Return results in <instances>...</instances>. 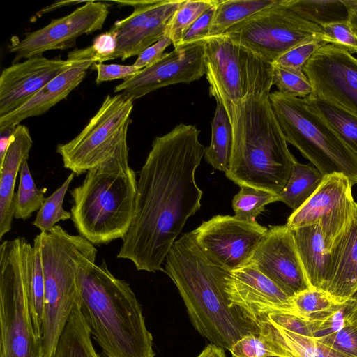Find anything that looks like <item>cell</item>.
I'll return each mask as SVG.
<instances>
[{"label": "cell", "mask_w": 357, "mask_h": 357, "mask_svg": "<svg viewBox=\"0 0 357 357\" xmlns=\"http://www.w3.org/2000/svg\"><path fill=\"white\" fill-rule=\"evenodd\" d=\"M33 248L25 238L0 245V357H44L31 314L28 282Z\"/></svg>", "instance_id": "obj_7"}, {"label": "cell", "mask_w": 357, "mask_h": 357, "mask_svg": "<svg viewBox=\"0 0 357 357\" xmlns=\"http://www.w3.org/2000/svg\"><path fill=\"white\" fill-rule=\"evenodd\" d=\"M315 339L345 355L357 357V324L347 322L340 331Z\"/></svg>", "instance_id": "obj_43"}, {"label": "cell", "mask_w": 357, "mask_h": 357, "mask_svg": "<svg viewBox=\"0 0 357 357\" xmlns=\"http://www.w3.org/2000/svg\"><path fill=\"white\" fill-rule=\"evenodd\" d=\"M268 229L257 221L218 215L194 230L195 238L212 260L230 271L248 265Z\"/></svg>", "instance_id": "obj_12"}, {"label": "cell", "mask_w": 357, "mask_h": 357, "mask_svg": "<svg viewBox=\"0 0 357 357\" xmlns=\"http://www.w3.org/2000/svg\"><path fill=\"white\" fill-rule=\"evenodd\" d=\"M265 316L270 322L292 333L312 338L318 335L321 319H310L288 313H271Z\"/></svg>", "instance_id": "obj_42"}, {"label": "cell", "mask_w": 357, "mask_h": 357, "mask_svg": "<svg viewBox=\"0 0 357 357\" xmlns=\"http://www.w3.org/2000/svg\"><path fill=\"white\" fill-rule=\"evenodd\" d=\"M304 99L308 107L357 155V116L323 99L310 96Z\"/></svg>", "instance_id": "obj_28"}, {"label": "cell", "mask_w": 357, "mask_h": 357, "mask_svg": "<svg viewBox=\"0 0 357 357\" xmlns=\"http://www.w3.org/2000/svg\"><path fill=\"white\" fill-rule=\"evenodd\" d=\"M232 200L235 217L254 222L268 204L279 201V195L264 190L242 185Z\"/></svg>", "instance_id": "obj_35"}, {"label": "cell", "mask_w": 357, "mask_h": 357, "mask_svg": "<svg viewBox=\"0 0 357 357\" xmlns=\"http://www.w3.org/2000/svg\"><path fill=\"white\" fill-rule=\"evenodd\" d=\"M325 43L341 47L350 54L357 53V31L346 20L321 26Z\"/></svg>", "instance_id": "obj_39"}, {"label": "cell", "mask_w": 357, "mask_h": 357, "mask_svg": "<svg viewBox=\"0 0 357 357\" xmlns=\"http://www.w3.org/2000/svg\"><path fill=\"white\" fill-rule=\"evenodd\" d=\"M225 292L231 305L245 310L257 320L271 313L296 314L292 298L252 263L229 273Z\"/></svg>", "instance_id": "obj_19"}, {"label": "cell", "mask_w": 357, "mask_h": 357, "mask_svg": "<svg viewBox=\"0 0 357 357\" xmlns=\"http://www.w3.org/2000/svg\"><path fill=\"white\" fill-rule=\"evenodd\" d=\"M347 10V20L357 31V0H343Z\"/></svg>", "instance_id": "obj_47"}, {"label": "cell", "mask_w": 357, "mask_h": 357, "mask_svg": "<svg viewBox=\"0 0 357 357\" xmlns=\"http://www.w3.org/2000/svg\"><path fill=\"white\" fill-rule=\"evenodd\" d=\"M352 186L349 178L343 174L324 176L314 193L292 212L286 225L294 230L319 223L328 251L351 218L355 203Z\"/></svg>", "instance_id": "obj_14"}, {"label": "cell", "mask_w": 357, "mask_h": 357, "mask_svg": "<svg viewBox=\"0 0 357 357\" xmlns=\"http://www.w3.org/2000/svg\"><path fill=\"white\" fill-rule=\"evenodd\" d=\"M260 334L275 345L281 357H351L317 339L298 335L270 322L265 315L257 318Z\"/></svg>", "instance_id": "obj_25"}, {"label": "cell", "mask_w": 357, "mask_h": 357, "mask_svg": "<svg viewBox=\"0 0 357 357\" xmlns=\"http://www.w3.org/2000/svg\"><path fill=\"white\" fill-rule=\"evenodd\" d=\"M74 62L38 55L4 68L0 75V117L20 107Z\"/></svg>", "instance_id": "obj_20"}, {"label": "cell", "mask_w": 357, "mask_h": 357, "mask_svg": "<svg viewBox=\"0 0 357 357\" xmlns=\"http://www.w3.org/2000/svg\"><path fill=\"white\" fill-rule=\"evenodd\" d=\"M67 70L50 81L20 107L0 117V132L13 128L23 120L40 116L65 99L85 78L94 63L74 61Z\"/></svg>", "instance_id": "obj_22"}, {"label": "cell", "mask_w": 357, "mask_h": 357, "mask_svg": "<svg viewBox=\"0 0 357 357\" xmlns=\"http://www.w3.org/2000/svg\"><path fill=\"white\" fill-rule=\"evenodd\" d=\"M70 194L71 220L79 236L98 245L126 235L137 199L136 174L128 163L112 160L89 170Z\"/></svg>", "instance_id": "obj_5"}, {"label": "cell", "mask_w": 357, "mask_h": 357, "mask_svg": "<svg viewBox=\"0 0 357 357\" xmlns=\"http://www.w3.org/2000/svg\"><path fill=\"white\" fill-rule=\"evenodd\" d=\"M211 126V143L205 149L204 158L215 169L225 173L231 158L233 130L225 107L218 102Z\"/></svg>", "instance_id": "obj_27"}, {"label": "cell", "mask_w": 357, "mask_h": 357, "mask_svg": "<svg viewBox=\"0 0 357 357\" xmlns=\"http://www.w3.org/2000/svg\"><path fill=\"white\" fill-rule=\"evenodd\" d=\"M230 352L231 357L280 356L275 345L260 333L243 337L235 343Z\"/></svg>", "instance_id": "obj_40"}, {"label": "cell", "mask_w": 357, "mask_h": 357, "mask_svg": "<svg viewBox=\"0 0 357 357\" xmlns=\"http://www.w3.org/2000/svg\"><path fill=\"white\" fill-rule=\"evenodd\" d=\"M323 177L314 166L296 160L285 188L279 195V201L293 211L297 210L314 193Z\"/></svg>", "instance_id": "obj_30"}, {"label": "cell", "mask_w": 357, "mask_h": 357, "mask_svg": "<svg viewBox=\"0 0 357 357\" xmlns=\"http://www.w3.org/2000/svg\"><path fill=\"white\" fill-rule=\"evenodd\" d=\"M74 176V173L70 174L63 183L50 196L45 198L38 211L33 225L39 229L40 232H49L59 221L71 219V213L63 208V203L65 195Z\"/></svg>", "instance_id": "obj_36"}, {"label": "cell", "mask_w": 357, "mask_h": 357, "mask_svg": "<svg viewBox=\"0 0 357 357\" xmlns=\"http://www.w3.org/2000/svg\"><path fill=\"white\" fill-rule=\"evenodd\" d=\"M184 0L116 1L119 6L134 7L133 12L117 20L109 29L116 40L112 60L138 56L166 34Z\"/></svg>", "instance_id": "obj_15"}, {"label": "cell", "mask_w": 357, "mask_h": 357, "mask_svg": "<svg viewBox=\"0 0 357 357\" xmlns=\"http://www.w3.org/2000/svg\"><path fill=\"white\" fill-rule=\"evenodd\" d=\"M250 263L291 298L311 289L293 231L286 225L272 226L267 230Z\"/></svg>", "instance_id": "obj_18"}, {"label": "cell", "mask_w": 357, "mask_h": 357, "mask_svg": "<svg viewBox=\"0 0 357 357\" xmlns=\"http://www.w3.org/2000/svg\"><path fill=\"white\" fill-rule=\"evenodd\" d=\"M132 109L133 100L121 93L107 95L83 130L57 145L64 167L80 175L112 160L128 163L127 135Z\"/></svg>", "instance_id": "obj_10"}, {"label": "cell", "mask_w": 357, "mask_h": 357, "mask_svg": "<svg viewBox=\"0 0 357 357\" xmlns=\"http://www.w3.org/2000/svg\"><path fill=\"white\" fill-rule=\"evenodd\" d=\"M273 65L272 84L281 93L305 98L312 93V85L303 70Z\"/></svg>", "instance_id": "obj_38"}, {"label": "cell", "mask_w": 357, "mask_h": 357, "mask_svg": "<svg viewBox=\"0 0 357 357\" xmlns=\"http://www.w3.org/2000/svg\"><path fill=\"white\" fill-rule=\"evenodd\" d=\"M269 100L287 142L308 159L323 176L341 173L357 184L356 155L323 121L304 98L275 91Z\"/></svg>", "instance_id": "obj_8"}, {"label": "cell", "mask_w": 357, "mask_h": 357, "mask_svg": "<svg viewBox=\"0 0 357 357\" xmlns=\"http://www.w3.org/2000/svg\"><path fill=\"white\" fill-rule=\"evenodd\" d=\"M82 313L79 299L75 303L52 357H100Z\"/></svg>", "instance_id": "obj_26"}, {"label": "cell", "mask_w": 357, "mask_h": 357, "mask_svg": "<svg viewBox=\"0 0 357 357\" xmlns=\"http://www.w3.org/2000/svg\"><path fill=\"white\" fill-rule=\"evenodd\" d=\"M194 125L178 124L154 138L139 172L134 218L117 258L138 271H162V264L187 220L201 206L195 172L206 147Z\"/></svg>", "instance_id": "obj_1"}, {"label": "cell", "mask_w": 357, "mask_h": 357, "mask_svg": "<svg viewBox=\"0 0 357 357\" xmlns=\"http://www.w3.org/2000/svg\"><path fill=\"white\" fill-rule=\"evenodd\" d=\"M205 69L210 96L229 118L246 98L271 93L273 65L225 35L206 38Z\"/></svg>", "instance_id": "obj_9"}, {"label": "cell", "mask_w": 357, "mask_h": 357, "mask_svg": "<svg viewBox=\"0 0 357 357\" xmlns=\"http://www.w3.org/2000/svg\"><path fill=\"white\" fill-rule=\"evenodd\" d=\"M292 302L296 314L310 319H324L345 303L337 302L326 293L313 289L294 296Z\"/></svg>", "instance_id": "obj_34"}, {"label": "cell", "mask_w": 357, "mask_h": 357, "mask_svg": "<svg viewBox=\"0 0 357 357\" xmlns=\"http://www.w3.org/2000/svg\"><path fill=\"white\" fill-rule=\"evenodd\" d=\"M321 33V26L303 19L280 0L231 26L223 35L273 64L296 45Z\"/></svg>", "instance_id": "obj_11"}, {"label": "cell", "mask_w": 357, "mask_h": 357, "mask_svg": "<svg viewBox=\"0 0 357 357\" xmlns=\"http://www.w3.org/2000/svg\"><path fill=\"white\" fill-rule=\"evenodd\" d=\"M197 357H226L224 349L214 344H208Z\"/></svg>", "instance_id": "obj_48"}, {"label": "cell", "mask_w": 357, "mask_h": 357, "mask_svg": "<svg viewBox=\"0 0 357 357\" xmlns=\"http://www.w3.org/2000/svg\"><path fill=\"white\" fill-rule=\"evenodd\" d=\"M266 357H281V356H266Z\"/></svg>", "instance_id": "obj_51"}, {"label": "cell", "mask_w": 357, "mask_h": 357, "mask_svg": "<svg viewBox=\"0 0 357 357\" xmlns=\"http://www.w3.org/2000/svg\"><path fill=\"white\" fill-rule=\"evenodd\" d=\"M216 3L202 14L190 25L184 33L179 45L197 42L208 38Z\"/></svg>", "instance_id": "obj_44"}, {"label": "cell", "mask_w": 357, "mask_h": 357, "mask_svg": "<svg viewBox=\"0 0 357 357\" xmlns=\"http://www.w3.org/2000/svg\"><path fill=\"white\" fill-rule=\"evenodd\" d=\"M270 93L250 96L232 109L233 147L225 176L239 186L279 195L296 160L274 114Z\"/></svg>", "instance_id": "obj_4"}, {"label": "cell", "mask_w": 357, "mask_h": 357, "mask_svg": "<svg viewBox=\"0 0 357 357\" xmlns=\"http://www.w3.org/2000/svg\"><path fill=\"white\" fill-rule=\"evenodd\" d=\"M86 1H59L55 3H53L49 6L43 8L39 12H38L37 15L41 16L42 15L53 11L57 8H61L65 6H70L71 4H79V3H85Z\"/></svg>", "instance_id": "obj_49"}, {"label": "cell", "mask_w": 357, "mask_h": 357, "mask_svg": "<svg viewBox=\"0 0 357 357\" xmlns=\"http://www.w3.org/2000/svg\"><path fill=\"white\" fill-rule=\"evenodd\" d=\"M329 273L325 293L334 301L346 302L357 293V202L344 231L329 250Z\"/></svg>", "instance_id": "obj_21"}, {"label": "cell", "mask_w": 357, "mask_h": 357, "mask_svg": "<svg viewBox=\"0 0 357 357\" xmlns=\"http://www.w3.org/2000/svg\"><path fill=\"white\" fill-rule=\"evenodd\" d=\"M109 4L87 1L71 13L54 19L44 27L26 33L22 40L11 39L9 50L15 53L13 63L49 50H66L75 46L84 34L100 30L109 14Z\"/></svg>", "instance_id": "obj_13"}, {"label": "cell", "mask_w": 357, "mask_h": 357, "mask_svg": "<svg viewBox=\"0 0 357 357\" xmlns=\"http://www.w3.org/2000/svg\"><path fill=\"white\" fill-rule=\"evenodd\" d=\"M35 238L40 246L45 278L43 328L44 357H52L61 332L79 299L83 269L96 263L97 249L81 236L60 225Z\"/></svg>", "instance_id": "obj_6"}, {"label": "cell", "mask_w": 357, "mask_h": 357, "mask_svg": "<svg viewBox=\"0 0 357 357\" xmlns=\"http://www.w3.org/2000/svg\"><path fill=\"white\" fill-rule=\"evenodd\" d=\"M303 71L312 85L310 97L357 116V58L341 47L326 44L310 58Z\"/></svg>", "instance_id": "obj_16"}, {"label": "cell", "mask_w": 357, "mask_h": 357, "mask_svg": "<svg viewBox=\"0 0 357 357\" xmlns=\"http://www.w3.org/2000/svg\"><path fill=\"white\" fill-rule=\"evenodd\" d=\"M79 301L91 337L106 357H154L153 337L129 284L102 260L91 263L79 279Z\"/></svg>", "instance_id": "obj_3"}, {"label": "cell", "mask_w": 357, "mask_h": 357, "mask_svg": "<svg viewBox=\"0 0 357 357\" xmlns=\"http://www.w3.org/2000/svg\"><path fill=\"white\" fill-rule=\"evenodd\" d=\"M165 260L164 271L177 287L191 323L211 343L230 351L243 337L259 334L257 320L229 304L225 283L230 271L206 255L194 230L175 241Z\"/></svg>", "instance_id": "obj_2"}, {"label": "cell", "mask_w": 357, "mask_h": 357, "mask_svg": "<svg viewBox=\"0 0 357 357\" xmlns=\"http://www.w3.org/2000/svg\"><path fill=\"white\" fill-rule=\"evenodd\" d=\"M347 322L357 324V298H355L353 309L347 317Z\"/></svg>", "instance_id": "obj_50"}, {"label": "cell", "mask_w": 357, "mask_h": 357, "mask_svg": "<svg viewBox=\"0 0 357 357\" xmlns=\"http://www.w3.org/2000/svg\"><path fill=\"white\" fill-rule=\"evenodd\" d=\"M206 39L181 45L116 86L114 93L135 100L162 87L190 84L205 75Z\"/></svg>", "instance_id": "obj_17"}, {"label": "cell", "mask_w": 357, "mask_h": 357, "mask_svg": "<svg viewBox=\"0 0 357 357\" xmlns=\"http://www.w3.org/2000/svg\"><path fill=\"white\" fill-rule=\"evenodd\" d=\"M47 188L38 189L32 178L27 160L20 170L18 190L14 197V218L26 220L43 205Z\"/></svg>", "instance_id": "obj_32"}, {"label": "cell", "mask_w": 357, "mask_h": 357, "mask_svg": "<svg viewBox=\"0 0 357 357\" xmlns=\"http://www.w3.org/2000/svg\"><path fill=\"white\" fill-rule=\"evenodd\" d=\"M279 2L280 0H218L208 37L223 35L231 26Z\"/></svg>", "instance_id": "obj_29"}, {"label": "cell", "mask_w": 357, "mask_h": 357, "mask_svg": "<svg viewBox=\"0 0 357 357\" xmlns=\"http://www.w3.org/2000/svg\"><path fill=\"white\" fill-rule=\"evenodd\" d=\"M170 45H172V41L169 35L166 34L140 53L133 65L140 70L150 66L163 56L165 50Z\"/></svg>", "instance_id": "obj_46"}, {"label": "cell", "mask_w": 357, "mask_h": 357, "mask_svg": "<svg viewBox=\"0 0 357 357\" xmlns=\"http://www.w3.org/2000/svg\"><path fill=\"white\" fill-rule=\"evenodd\" d=\"M283 6L319 26L347 20L343 0H281Z\"/></svg>", "instance_id": "obj_31"}, {"label": "cell", "mask_w": 357, "mask_h": 357, "mask_svg": "<svg viewBox=\"0 0 357 357\" xmlns=\"http://www.w3.org/2000/svg\"><path fill=\"white\" fill-rule=\"evenodd\" d=\"M293 231L298 253L311 289L325 293L329 273L330 254L320 225Z\"/></svg>", "instance_id": "obj_24"}, {"label": "cell", "mask_w": 357, "mask_h": 357, "mask_svg": "<svg viewBox=\"0 0 357 357\" xmlns=\"http://www.w3.org/2000/svg\"><path fill=\"white\" fill-rule=\"evenodd\" d=\"M33 271L28 282V291L34 329L38 337L42 340L45 304V278L40 246L36 238L33 240Z\"/></svg>", "instance_id": "obj_33"}, {"label": "cell", "mask_w": 357, "mask_h": 357, "mask_svg": "<svg viewBox=\"0 0 357 357\" xmlns=\"http://www.w3.org/2000/svg\"><path fill=\"white\" fill-rule=\"evenodd\" d=\"M326 44L321 34L312 36L284 53L273 64L303 70L315 52Z\"/></svg>", "instance_id": "obj_41"}, {"label": "cell", "mask_w": 357, "mask_h": 357, "mask_svg": "<svg viewBox=\"0 0 357 357\" xmlns=\"http://www.w3.org/2000/svg\"><path fill=\"white\" fill-rule=\"evenodd\" d=\"M218 0H184L171 22L167 34L174 48L179 46L182 37L190 25Z\"/></svg>", "instance_id": "obj_37"}, {"label": "cell", "mask_w": 357, "mask_h": 357, "mask_svg": "<svg viewBox=\"0 0 357 357\" xmlns=\"http://www.w3.org/2000/svg\"><path fill=\"white\" fill-rule=\"evenodd\" d=\"M33 140L29 128L22 124L13 128L11 140L0 164V240L12 227L14 218L15 184L17 173L27 160Z\"/></svg>", "instance_id": "obj_23"}, {"label": "cell", "mask_w": 357, "mask_h": 357, "mask_svg": "<svg viewBox=\"0 0 357 357\" xmlns=\"http://www.w3.org/2000/svg\"><path fill=\"white\" fill-rule=\"evenodd\" d=\"M97 71L96 83L100 84L104 82L115 79H128L138 73L140 69L132 65L105 64L96 63L91 66Z\"/></svg>", "instance_id": "obj_45"}]
</instances>
